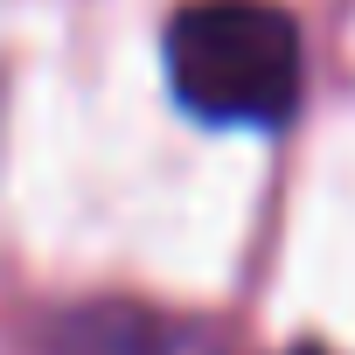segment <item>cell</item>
I'll return each mask as SVG.
<instances>
[{"mask_svg":"<svg viewBox=\"0 0 355 355\" xmlns=\"http://www.w3.org/2000/svg\"><path fill=\"white\" fill-rule=\"evenodd\" d=\"M300 70V28L272 0H189L167 21V84L209 125H279Z\"/></svg>","mask_w":355,"mask_h":355,"instance_id":"cell-1","label":"cell"},{"mask_svg":"<svg viewBox=\"0 0 355 355\" xmlns=\"http://www.w3.org/2000/svg\"><path fill=\"white\" fill-rule=\"evenodd\" d=\"M63 355H223V341L196 320H167L139 306H91L63 320Z\"/></svg>","mask_w":355,"mask_h":355,"instance_id":"cell-2","label":"cell"},{"mask_svg":"<svg viewBox=\"0 0 355 355\" xmlns=\"http://www.w3.org/2000/svg\"><path fill=\"white\" fill-rule=\"evenodd\" d=\"M293 355H327V348H293Z\"/></svg>","mask_w":355,"mask_h":355,"instance_id":"cell-3","label":"cell"}]
</instances>
